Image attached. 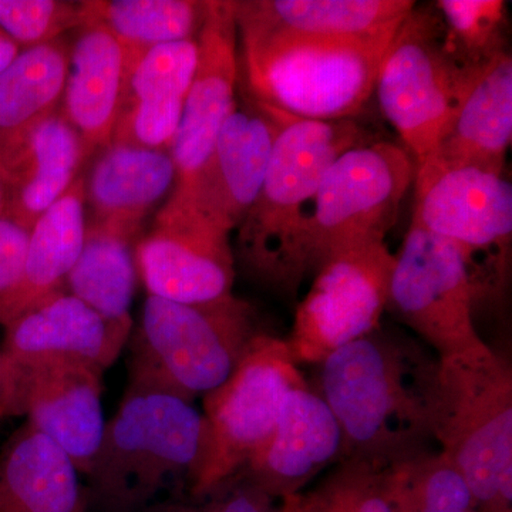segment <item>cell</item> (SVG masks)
Returning <instances> with one entry per match:
<instances>
[{
	"instance_id": "6da1fadb",
	"label": "cell",
	"mask_w": 512,
	"mask_h": 512,
	"mask_svg": "<svg viewBox=\"0 0 512 512\" xmlns=\"http://www.w3.org/2000/svg\"><path fill=\"white\" fill-rule=\"evenodd\" d=\"M439 356L380 326L319 363L318 390L342 431L340 460L387 470L433 450Z\"/></svg>"
},
{
	"instance_id": "7a4b0ae2",
	"label": "cell",
	"mask_w": 512,
	"mask_h": 512,
	"mask_svg": "<svg viewBox=\"0 0 512 512\" xmlns=\"http://www.w3.org/2000/svg\"><path fill=\"white\" fill-rule=\"evenodd\" d=\"M372 141L355 119L288 117L254 204L237 228L235 264L255 284L296 299L312 278L309 231L322 175L349 148Z\"/></svg>"
},
{
	"instance_id": "3957f363",
	"label": "cell",
	"mask_w": 512,
	"mask_h": 512,
	"mask_svg": "<svg viewBox=\"0 0 512 512\" xmlns=\"http://www.w3.org/2000/svg\"><path fill=\"white\" fill-rule=\"evenodd\" d=\"M205 450L204 416L174 394L127 386L86 480L99 512H146L171 481L188 485Z\"/></svg>"
},
{
	"instance_id": "277c9868",
	"label": "cell",
	"mask_w": 512,
	"mask_h": 512,
	"mask_svg": "<svg viewBox=\"0 0 512 512\" xmlns=\"http://www.w3.org/2000/svg\"><path fill=\"white\" fill-rule=\"evenodd\" d=\"M431 430L478 511L512 512V370L484 340L439 357Z\"/></svg>"
},
{
	"instance_id": "5b68a950",
	"label": "cell",
	"mask_w": 512,
	"mask_h": 512,
	"mask_svg": "<svg viewBox=\"0 0 512 512\" xmlns=\"http://www.w3.org/2000/svg\"><path fill=\"white\" fill-rule=\"evenodd\" d=\"M254 306L238 296L178 303L148 296L131 335L128 386L194 403L221 386L259 335Z\"/></svg>"
},
{
	"instance_id": "8992f818",
	"label": "cell",
	"mask_w": 512,
	"mask_h": 512,
	"mask_svg": "<svg viewBox=\"0 0 512 512\" xmlns=\"http://www.w3.org/2000/svg\"><path fill=\"white\" fill-rule=\"evenodd\" d=\"M396 29L349 39L239 40L245 89L292 119H355L375 94Z\"/></svg>"
},
{
	"instance_id": "52a82bcc",
	"label": "cell",
	"mask_w": 512,
	"mask_h": 512,
	"mask_svg": "<svg viewBox=\"0 0 512 512\" xmlns=\"http://www.w3.org/2000/svg\"><path fill=\"white\" fill-rule=\"evenodd\" d=\"M305 384L285 339L259 335L231 376L202 397L205 450L192 497L234 480L274 430L288 394Z\"/></svg>"
},
{
	"instance_id": "ba28073f",
	"label": "cell",
	"mask_w": 512,
	"mask_h": 512,
	"mask_svg": "<svg viewBox=\"0 0 512 512\" xmlns=\"http://www.w3.org/2000/svg\"><path fill=\"white\" fill-rule=\"evenodd\" d=\"M478 74L463 73L448 59L436 8L414 5L384 52L375 86L384 119L399 134L414 164L423 163L439 146Z\"/></svg>"
},
{
	"instance_id": "9c48e42d",
	"label": "cell",
	"mask_w": 512,
	"mask_h": 512,
	"mask_svg": "<svg viewBox=\"0 0 512 512\" xmlns=\"http://www.w3.org/2000/svg\"><path fill=\"white\" fill-rule=\"evenodd\" d=\"M413 185L412 220L461 249L476 301L501 292L512 238L510 181L473 165L423 163L416 165Z\"/></svg>"
},
{
	"instance_id": "30bf717a",
	"label": "cell",
	"mask_w": 512,
	"mask_h": 512,
	"mask_svg": "<svg viewBox=\"0 0 512 512\" xmlns=\"http://www.w3.org/2000/svg\"><path fill=\"white\" fill-rule=\"evenodd\" d=\"M414 174L409 151L389 141H366L329 165L320 180L309 231L312 278L330 256L384 242Z\"/></svg>"
},
{
	"instance_id": "8fae6325",
	"label": "cell",
	"mask_w": 512,
	"mask_h": 512,
	"mask_svg": "<svg viewBox=\"0 0 512 512\" xmlns=\"http://www.w3.org/2000/svg\"><path fill=\"white\" fill-rule=\"evenodd\" d=\"M474 305L461 249L412 220L394 255L386 312L443 357L483 342Z\"/></svg>"
},
{
	"instance_id": "7c38bea8",
	"label": "cell",
	"mask_w": 512,
	"mask_h": 512,
	"mask_svg": "<svg viewBox=\"0 0 512 512\" xmlns=\"http://www.w3.org/2000/svg\"><path fill=\"white\" fill-rule=\"evenodd\" d=\"M394 255L372 242L330 256L296 306L285 339L296 365H319L336 350L379 329Z\"/></svg>"
},
{
	"instance_id": "4fadbf2b",
	"label": "cell",
	"mask_w": 512,
	"mask_h": 512,
	"mask_svg": "<svg viewBox=\"0 0 512 512\" xmlns=\"http://www.w3.org/2000/svg\"><path fill=\"white\" fill-rule=\"evenodd\" d=\"M229 232L168 197L137 244L147 295L178 303H210L234 295L235 256Z\"/></svg>"
},
{
	"instance_id": "5bb4252c",
	"label": "cell",
	"mask_w": 512,
	"mask_h": 512,
	"mask_svg": "<svg viewBox=\"0 0 512 512\" xmlns=\"http://www.w3.org/2000/svg\"><path fill=\"white\" fill-rule=\"evenodd\" d=\"M286 120L288 116L259 103L247 89L239 92L200 177L187 191L171 192L170 198L231 234L261 190Z\"/></svg>"
},
{
	"instance_id": "9a60e30c",
	"label": "cell",
	"mask_w": 512,
	"mask_h": 512,
	"mask_svg": "<svg viewBox=\"0 0 512 512\" xmlns=\"http://www.w3.org/2000/svg\"><path fill=\"white\" fill-rule=\"evenodd\" d=\"M197 45V69L170 150L177 168L173 192L187 191L200 177L237 101L241 73L235 2L208 0L207 18Z\"/></svg>"
},
{
	"instance_id": "2e32d148",
	"label": "cell",
	"mask_w": 512,
	"mask_h": 512,
	"mask_svg": "<svg viewBox=\"0 0 512 512\" xmlns=\"http://www.w3.org/2000/svg\"><path fill=\"white\" fill-rule=\"evenodd\" d=\"M3 329L2 350L22 369L79 365L104 373L126 349L133 322L106 319L62 291Z\"/></svg>"
},
{
	"instance_id": "e0dca14e",
	"label": "cell",
	"mask_w": 512,
	"mask_h": 512,
	"mask_svg": "<svg viewBox=\"0 0 512 512\" xmlns=\"http://www.w3.org/2000/svg\"><path fill=\"white\" fill-rule=\"evenodd\" d=\"M342 431L318 390L309 384L286 397L272 433L238 474L276 500L302 494L342 456Z\"/></svg>"
},
{
	"instance_id": "ac0fdd59",
	"label": "cell",
	"mask_w": 512,
	"mask_h": 512,
	"mask_svg": "<svg viewBox=\"0 0 512 512\" xmlns=\"http://www.w3.org/2000/svg\"><path fill=\"white\" fill-rule=\"evenodd\" d=\"M87 161L89 151L60 110L18 136L0 140L6 215L32 228L79 180Z\"/></svg>"
},
{
	"instance_id": "d6986e66",
	"label": "cell",
	"mask_w": 512,
	"mask_h": 512,
	"mask_svg": "<svg viewBox=\"0 0 512 512\" xmlns=\"http://www.w3.org/2000/svg\"><path fill=\"white\" fill-rule=\"evenodd\" d=\"M23 372L26 423L53 441L80 476H86L107 423L101 404L103 372L79 365L42 366Z\"/></svg>"
},
{
	"instance_id": "ffe728a7",
	"label": "cell",
	"mask_w": 512,
	"mask_h": 512,
	"mask_svg": "<svg viewBox=\"0 0 512 512\" xmlns=\"http://www.w3.org/2000/svg\"><path fill=\"white\" fill-rule=\"evenodd\" d=\"M130 52L99 23L83 22L70 40L60 113L90 158L113 140Z\"/></svg>"
},
{
	"instance_id": "44dd1931",
	"label": "cell",
	"mask_w": 512,
	"mask_h": 512,
	"mask_svg": "<svg viewBox=\"0 0 512 512\" xmlns=\"http://www.w3.org/2000/svg\"><path fill=\"white\" fill-rule=\"evenodd\" d=\"M413 0H242L238 40L349 39L396 28Z\"/></svg>"
},
{
	"instance_id": "7402d4cb",
	"label": "cell",
	"mask_w": 512,
	"mask_h": 512,
	"mask_svg": "<svg viewBox=\"0 0 512 512\" xmlns=\"http://www.w3.org/2000/svg\"><path fill=\"white\" fill-rule=\"evenodd\" d=\"M83 174L90 221L141 234L144 221L167 201L177 183L170 151L148 150L111 141Z\"/></svg>"
},
{
	"instance_id": "603a6c76",
	"label": "cell",
	"mask_w": 512,
	"mask_h": 512,
	"mask_svg": "<svg viewBox=\"0 0 512 512\" xmlns=\"http://www.w3.org/2000/svg\"><path fill=\"white\" fill-rule=\"evenodd\" d=\"M511 141L512 57L505 52L468 86L439 146L423 163L473 165L504 174Z\"/></svg>"
},
{
	"instance_id": "cb8c5ba5",
	"label": "cell",
	"mask_w": 512,
	"mask_h": 512,
	"mask_svg": "<svg viewBox=\"0 0 512 512\" xmlns=\"http://www.w3.org/2000/svg\"><path fill=\"white\" fill-rule=\"evenodd\" d=\"M86 225L82 174L30 228L22 275L15 286L0 295L2 328L55 293L66 291L67 276L82 249Z\"/></svg>"
},
{
	"instance_id": "d4e9b609",
	"label": "cell",
	"mask_w": 512,
	"mask_h": 512,
	"mask_svg": "<svg viewBox=\"0 0 512 512\" xmlns=\"http://www.w3.org/2000/svg\"><path fill=\"white\" fill-rule=\"evenodd\" d=\"M79 477L72 460L26 423L0 451V512H87Z\"/></svg>"
},
{
	"instance_id": "484cf974",
	"label": "cell",
	"mask_w": 512,
	"mask_h": 512,
	"mask_svg": "<svg viewBox=\"0 0 512 512\" xmlns=\"http://www.w3.org/2000/svg\"><path fill=\"white\" fill-rule=\"evenodd\" d=\"M141 235L87 220L66 291L114 322H133L130 309L140 281L137 244Z\"/></svg>"
},
{
	"instance_id": "4316f807",
	"label": "cell",
	"mask_w": 512,
	"mask_h": 512,
	"mask_svg": "<svg viewBox=\"0 0 512 512\" xmlns=\"http://www.w3.org/2000/svg\"><path fill=\"white\" fill-rule=\"evenodd\" d=\"M69 55L66 36L20 50L0 76V140L18 136L59 111Z\"/></svg>"
},
{
	"instance_id": "83f0119b",
	"label": "cell",
	"mask_w": 512,
	"mask_h": 512,
	"mask_svg": "<svg viewBox=\"0 0 512 512\" xmlns=\"http://www.w3.org/2000/svg\"><path fill=\"white\" fill-rule=\"evenodd\" d=\"M207 12L208 0L80 2L82 23H99L133 52L197 39Z\"/></svg>"
},
{
	"instance_id": "f1b7e54d",
	"label": "cell",
	"mask_w": 512,
	"mask_h": 512,
	"mask_svg": "<svg viewBox=\"0 0 512 512\" xmlns=\"http://www.w3.org/2000/svg\"><path fill=\"white\" fill-rule=\"evenodd\" d=\"M384 481L393 512H480L466 478L440 450L394 464Z\"/></svg>"
},
{
	"instance_id": "f546056e",
	"label": "cell",
	"mask_w": 512,
	"mask_h": 512,
	"mask_svg": "<svg viewBox=\"0 0 512 512\" xmlns=\"http://www.w3.org/2000/svg\"><path fill=\"white\" fill-rule=\"evenodd\" d=\"M434 8L443 23L444 52L461 72L476 76L508 52L503 0H439Z\"/></svg>"
},
{
	"instance_id": "4dcf8cb0",
	"label": "cell",
	"mask_w": 512,
	"mask_h": 512,
	"mask_svg": "<svg viewBox=\"0 0 512 512\" xmlns=\"http://www.w3.org/2000/svg\"><path fill=\"white\" fill-rule=\"evenodd\" d=\"M128 52L121 107L137 103L185 104L197 69V39Z\"/></svg>"
},
{
	"instance_id": "1f68e13d",
	"label": "cell",
	"mask_w": 512,
	"mask_h": 512,
	"mask_svg": "<svg viewBox=\"0 0 512 512\" xmlns=\"http://www.w3.org/2000/svg\"><path fill=\"white\" fill-rule=\"evenodd\" d=\"M298 512H393L384 470L339 461L322 483L301 494Z\"/></svg>"
},
{
	"instance_id": "d6a6232c",
	"label": "cell",
	"mask_w": 512,
	"mask_h": 512,
	"mask_svg": "<svg viewBox=\"0 0 512 512\" xmlns=\"http://www.w3.org/2000/svg\"><path fill=\"white\" fill-rule=\"evenodd\" d=\"M80 25V2L0 0V30L20 49L52 42Z\"/></svg>"
},
{
	"instance_id": "836d02e7",
	"label": "cell",
	"mask_w": 512,
	"mask_h": 512,
	"mask_svg": "<svg viewBox=\"0 0 512 512\" xmlns=\"http://www.w3.org/2000/svg\"><path fill=\"white\" fill-rule=\"evenodd\" d=\"M299 497L276 500L247 478L237 476L214 493L197 498V503L151 505L146 512H298Z\"/></svg>"
},
{
	"instance_id": "e575fe53",
	"label": "cell",
	"mask_w": 512,
	"mask_h": 512,
	"mask_svg": "<svg viewBox=\"0 0 512 512\" xmlns=\"http://www.w3.org/2000/svg\"><path fill=\"white\" fill-rule=\"evenodd\" d=\"M30 229L9 215L0 217V295L15 286L22 275Z\"/></svg>"
},
{
	"instance_id": "d590c367",
	"label": "cell",
	"mask_w": 512,
	"mask_h": 512,
	"mask_svg": "<svg viewBox=\"0 0 512 512\" xmlns=\"http://www.w3.org/2000/svg\"><path fill=\"white\" fill-rule=\"evenodd\" d=\"M25 372L0 349V410L5 417L23 416Z\"/></svg>"
},
{
	"instance_id": "8d00e7d4",
	"label": "cell",
	"mask_w": 512,
	"mask_h": 512,
	"mask_svg": "<svg viewBox=\"0 0 512 512\" xmlns=\"http://www.w3.org/2000/svg\"><path fill=\"white\" fill-rule=\"evenodd\" d=\"M20 46L0 30V76L20 53Z\"/></svg>"
},
{
	"instance_id": "74e56055",
	"label": "cell",
	"mask_w": 512,
	"mask_h": 512,
	"mask_svg": "<svg viewBox=\"0 0 512 512\" xmlns=\"http://www.w3.org/2000/svg\"><path fill=\"white\" fill-rule=\"evenodd\" d=\"M6 208H8V187L0 175V217L6 214Z\"/></svg>"
},
{
	"instance_id": "f35d334b",
	"label": "cell",
	"mask_w": 512,
	"mask_h": 512,
	"mask_svg": "<svg viewBox=\"0 0 512 512\" xmlns=\"http://www.w3.org/2000/svg\"><path fill=\"white\" fill-rule=\"evenodd\" d=\"M5 419V414H3L2 410H0V421Z\"/></svg>"
}]
</instances>
